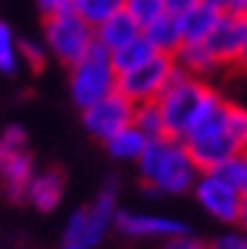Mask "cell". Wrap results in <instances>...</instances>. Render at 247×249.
Segmentation results:
<instances>
[{
    "label": "cell",
    "mask_w": 247,
    "mask_h": 249,
    "mask_svg": "<svg viewBox=\"0 0 247 249\" xmlns=\"http://www.w3.org/2000/svg\"><path fill=\"white\" fill-rule=\"evenodd\" d=\"M174 58L164 55V53H154L149 61H144L141 66L119 73L116 78V91L121 96H126L132 104H149L156 101L159 93L164 91V86L169 83V78L174 76Z\"/></svg>",
    "instance_id": "obj_8"
},
{
    "label": "cell",
    "mask_w": 247,
    "mask_h": 249,
    "mask_svg": "<svg viewBox=\"0 0 247 249\" xmlns=\"http://www.w3.org/2000/svg\"><path fill=\"white\" fill-rule=\"evenodd\" d=\"M154 53H156V51L147 43V38L139 36V38H134L132 43H126V46H121L119 51H114V53H109V55H111V66H114V71H116V76H119V73H126V71L141 66L144 61H149Z\"/></svg>",
    "instance_id": "obj_19"
},
{
    "label": "cell",
    "mask_w": 247,
    "mask_h": 249,
    "mask_svg": "<svg viewBox=\"0 0 247 249\" xmlns=\"http://www.w3.org/2000/svg\"><path fill=\"white\" fill-rule=\"evenodd\" d=\"M83 126L86 131L104 143L106 139H111L114 134H119L121 128H126L132 124V116H134V104L129 101L126 96H121L119 91L109 93L106 98L96 101L94 106L83 108Z\"/></svg>",
    "instance_id": "obj_11"
},
{
    "label": "cell",
    "mask_w": 247,
    "mask_h": 249,
    "mask_svg": "<svg viewBox=\"0 0 247 249\" xmlns=\"http://www.w3.org/2000/svg\"><path fill=\"white\" fill-rule=\"evenodd\" d=\"M18 51H20V63H28L31 68H43L46 66V58H48V48L43 40L36 38H23L18 40Z\"/></svg>",
    "instance_id": "obj_25"
},
{
    "label": "cell",
    "mask_w": 247,
    "mask_h": 249,
    "mask_svg": "<svg viewBox=\"0 0 247 249\" xmlns=\"http://www.w3.org/2000/svg\"><path fill=\"white\" fill-rule=\"evenodd\" d=\"M242 151L247 154V136H245V143H242Z\"/></svg>",
    "instance_id": "obj_32"
},
{
    "label": "cell",
    "mask_w": 247,
    "mask_h": 249,
    "mask_svg": "<svg viewBox=\"0 0 247 249\" xmlns=\"http://www.w3.org/2000/svg\"><path fill=\"white\" fill-rule=\"evenodd\" d=\"M20 68V51H18V38L13 33L8 23L0 20V73H16Z\"/></svg>",
    "instance_id": "obj_23"
},
{
    "label": "cell",
    "mask_w": 247,
    "mask_h": 249,
    "mask_svg": "<svg viewBox=\"0 0 247 249\" xmlns=\"http://www.w3.org/2000/svg\"><path fill=\"white\" fill-rule=\"evenodd\" d=\"M171 58H174V66L182 73H190V76L205 78V81H209L214 73L222 71V66L217 63V58L209 53L205 43H182L179 51Z\"/></svg>",
    "instance_id": "obj_16"
},
{
    "label": "cell",
    "mask_w": 247,
    "mask_h": 249,
    "mask_svg": "<svg viewBox=\"0 0 247 249\" xmlns=\"http://www.w3.org/2000/svg\"><path fill=\"white\" fill-rule=\"evenodd\" d=\"M162 249H207V244L194 239L192 234H184V237H174V239L162 242Z\"/></svg>",
    "instance_id": "obj_27"
},
{
    "label": "cell",
    "mask_w": 247,
    "mask_h": 249,
    "mask_svg": "<svg viewBox=\"0 0 247 249\" xmlns=\"http://www.w3.org/2000/svg\"><path fill=\"white\" fill-rule=\"evenodd\" d=\"M217 13H242V0H202Z\"/></svg>",
    "instance_id": "obj_29"
},
{
    "label": "cell",
    "mask_w": 247,
    "mask_h": 249,
    "mask_svg": "<svg viewBox=\"0 0 247 249\" xmlns=\"http://www.w3.org/2000/svg\"><path fill=\"white\" fill-rule=\"evenodd\" d=\"M245 136H247V106L222 96L182 141L187 151L192 154L197 169L212 171L242 151Z\"/></svg>",
    "instance_id": "obj_1"
},
{
    "label": "cell",
    "mask_w": 247,
    "mask_h": 249,
    "mask_svg": "<svg viewBox=\"0 0 247 249\" xmlns=\"http://www.w3.org/2000/svg\"><path fill=\"white\" fill-rule=\"evenodd\" d=\"M68 68H71L68 91H71L74 104L81 111L116 91V78L119 76H116V71L111 66V55L104 48H98L96 43L91 46L89 53Z\"/></svg>",
    "instance_id": "obj_5"
},
{
    "label": "cell",
    "mask_w": 247,
    "mask_h": 249,
    "mask_svg": "<svg viewBox=\"0 0 247 249\" xmlns=\"http://www.w3.org/2000/svg\"><path fill=\"white\" fill-rule=\"evenodd\" d=\"M132 126H136L144 136L149 141L154 139H162L164 134V121H162V113H159L156 104L149 101V104H136L134 106V116H132Z\"/></svg>",
    "instance_id": "obj_21"
},
{
    "label": "cell",
    "mask_w": 247,
    "mask_h": 249,
    "mask_svg": "<svg viewBox=\"0 0 247 249\" xmlns=\"http://www.w3.org/2000/svg\"><path fill=\"white\" fill-rule=\"evenodd\" d=\"M71 10H74L76 16H81L91 28H96L98 23L111 18L114 13L124 10V0H74Z\"/></svg>",
    "instance_id": "obj_20"
},
{
    "label": "cell",
    "mask_w": 247,
    "mask_h": 249,
    "mask_svg": "<svg viewBox=\"0 0 247 249\" xmlns=\"http://www.w3.org/2000/svg\"><path fill=\"white\" fill-rule=\"evenodd\" d=\"M124 13L139 28H147L149 23H154L159 16L167 13V3L164 0H124Z\"/></svg>",
    "instance_id": "obj_22"
},
{
    "label": "cell",
    "mask_w": 247,
    "mask_h": 249,
    "mask_svg": "<svg viewBox=\"0 0 247 249\" xmlns=\"http://www.w3.org/2000/svg\"><path fill=\"white\" fill-rule=\"evenodd\" d=\"M194 201L207 216H212L220 224H237V214L242 207V194L232 186L217 169L199 171V177L192 186Z\"/></svg>",
    "instance_id": "obj_9"
},
{
    "label": "cell",
    "mask_w": 247,
    "mask_h": 249,
    "mask_svg": "<svg viewBox=\"0 0 247 249\" xmlns=\"http://www.w3.org/2000/svg\"><path fill=\"white\" fill-rule=\"evenodd\" d=\"M116 212H119V186L109 179L89 207L76 209L68 216L61 234V249H98L114 229Z\"/></svg>",
    "instance_id": "obj_4"
},
{
    "label": "cell",
    "mask_w": 247,
    "mask_h": 249,
    "mask_svg": "<svg viewBox=\"0 0 247 249\" xmlns=\"http://www.w3.org/2000/svg\"><path fill=\"white\" fill-rule=\"evenodd\" d=\"M207 249H247V237L242 231H225L212 244H207Z\"/></svg>",
    "instance_id": "obj_26"
},
{
    "label": "cell",
    "mask_w": 247,
    "mask_h": 249,
    "mask_svg": "<svg viewBox=\"0 0 247 249\" xmlns=\"http://www.w3.org/2000/svg\"><path fill=\"white\" fill-rule=\"evenodd\" d=\"M242 68H247V46H245V53H242V61H240Z\"/></svg>",
    "instance_id": "obj_31"
},
{
    "label": "cell",
    "mask_w": 247,
    "mask_h": 249,
    "mask_svg": "<svg viewBox=\"0 0 247 249\" xmlns=\"http://www.w3.org/2000/svg\"><path fill=\"white\" fill-rule=\"evenodd\" d=\"M220 98L222 93L209 81L182 73L177 68L154 104L162 113L164 134L171 139H184Z\"/></svg>",
    "instance_id": "obj_3"
},
{
    "label": "cell",
    "mask_w": 247,
    "mask_h": 249,
    "mask_svg": "<svg viewBox=\"0 0 247 249\" xmlns=\"http://www.w3.org/2000/svg\"><path fill=\"white\" fill-rule=\"evenodd\" d=\"M43 43L48 48V55L66 66H74L83 58L94 46V28L86 23L74 10L48 16L43 25Z\"/></svg>",
    "instance_id": "obj_6"
},
{
    "label": "cell",
    "mask_w": 247,
    "mask_h": 249,
    "mask_svg": "<svg viewBox=\"0 0 247 249\" xmlns=\"http://www.w3.org/2000/svg\"><path fill=\"white\" fill-rule=\"evenodd\" d=\"M205 46L222 68L240 66L247 46V13H222Z\"/></svg>",
    "instance_id": "obj_12"
},
{
    "label": "cell",
    "mask_w": 247,
    "mask_h": 249,
    "mask_svg": "<svg viewBox=\"0 0 247 249\" xmlns=\"http://www.w3.org/2000/svg\"><path fill=\"white\" fill-rule=\"evenodd\" d=\"M114 229L129 239H156V242H167V239L190 234V227L177 216L154 214V212H134V209L116 212Z\"/></svg>",
    "instance_id": "obj_10"
},
{
    "label": "cell",
    "mask_w": 247,
    "mask_h": 249,
    "mask_svg": "<svg viewBox=\"0 0 247 249\" xmlns=\"http://www.w3.org/2000/svg\"><path fill=\"white\" fill-rule=\"evenodd\" d=\"M106 143V151L116 159V161H136L141 156V151L147 149L149 139L141 134L136 126L129 124L126 128H121L119 134H114L111 139L104 141Z\"/></svg>",
    "instance_id": "obj_18"
},
{
    "label": "cell",
    "mask_w": 247,
    "mask_h": 249,
    "mask_svg": "<svg viewBox=\"0 0 247 249\" xmlns=\"http://www.w3.org/2000/svg\"><path fill=\"white\" fill-rule=\"evenodd\" d=\"M242 13H247V0H242Z\"/></svg>",
    "instance_id": "obj_33"
},
{
    "label": "cell",
    "mask_w": 247,
    "mask_h": 249,
    "mask_svg": "<svg viewBox=\"0 0 247 249\" xmlns=\"http://www.w3.org/2000/svg\"><path fill=\"white\" fill-rule=\"evenodd\" d=\"M220 16H222V13H217L207 3L197 0L192 8H187L184 13L177 16L179 31H182V43H205L209 38V33L214 31Z\"/></svg>",
    "instance_id": "obj_15"
},
{
    "label": "cell",
    "mask_w": 247,
    "mask_h": 249,
    "mask_svg": "<svg viewBox=\"0 0 247 249\" xmlns=\"http://www.w3.org/2000/svg\"><path fill=\"white\" fill-rule=\"evenodd\" d=\"M141 36V28L126 16L124 10L114 13L111 18H106L104 23H98L94 28V43L98 48H104L106 53H114L119 51L121 46H126V43H132L134 38Z\"/></svg>",
    "instance_id": "obj_14"
},
{
    "label": "cell",
    "mask_w": 247,
    "mask_h": 249,
    "mask_svg": "<svg viewBox=\"0 0 247 249\" xmlns=\"http://www.w3.org/2000/svg\"><path fill=\"white\" fill-rule=\"evenodd\" d=\"M139 179L154 196H179L192 192L199 177L192 154L187 151L182 139L162 136L147 143V149L134 161Z\"/></svg>",
    "instance_id": "obj_2"
},
{
    "label": "cell",
    "mask_w": 247,
    "mask_h": 249,
    "mask_svg": "<svg viewBox=\"0 0 247 249\" xmlns=\"http://www.w3.org/2000/svg\"><path fill=\"white\" fill-rule=\"evenodd\" d=\"M217 171H220L242 196H247V154L245 151H240V154L232 156L229 161H225Z\"/></svg>",
    "instance_id": "obj_24"
},
{
    "label": "cell",
    "mask_w": 247,
    "mask_h": 249,
    "mask_svg": "<svg viewBox=\"0 0 247 249\" xmlns=\"http://www.w3.org/2000/svg\"><path fill=\"white\" fill-rule=\"evenodd\" d=\"M141 36L147 38V43L164 55H174L182 46V31H179V20L171 13L159 16L154 23H149L147 28H141Z\"/></svg>",
    "instance_id": "obj_17"
},
{
    "label": "cell",
    "mask_w": 247,
    "mask_h": 249,
    "mask_svg": "<svg viewBox=\"0 0 247 249\" xmlns=\"http://www.w3.org/2000/svg\"><path fill=\"white\" fill-rule=\"evenodd\" d=\"M237 227L247 237V196H242V207H240V214H237Z\"/></svg>",
    "instance_id": "obj_30"
},
{
    "label": "cell",
    "mask_w": 247,
    "mask_h": 249,
    "mask_svg": "<svg viewBox=\"0 0 247 249\" xmlns=\"http://www.w3.org/2000/svg\"><path fill=\"white\" fill-rule=\"evenodd\" d=\"M63 192H66V184H63L61 171L56 169L36 171L33 179L25 186V201L40 214H48L58 209V204L63 201Z\"/></svg>",
    "instance_id": "obj_13"
},
{
    "label": "cell",
    "mask_w": 247,
    "mask_h": 249,
    "mask_svg": "<svg viewBox=\"0 0 247 249\" xmlns=\"http://www.w3.org/2000/svg\"><path fill=\"white\" fill-rule=\"evenodd\" d=\"M36 166L28 154V134L20 126H8L0 134V179L13 201L25 199V186L33 179Z\"/></svg>",
    "instance_id": "obj_7"
},
{
    "label": "cell",
    "mask_w": 247,
    "mask_h": 249,
    "mask_svg": "<svg viewBox=\"0 0 247 249\" xmlns=\"http://www.w3.org/2000/svg\"><path fill=\"white\" fill-rule=\"evenodd\" d=\"M38 3V8H40V13L43 16H58V13H66V10H71V5H74V0H36Z\"/></svg>",
    "instance_id": "obj_28"
}]
</instances>
